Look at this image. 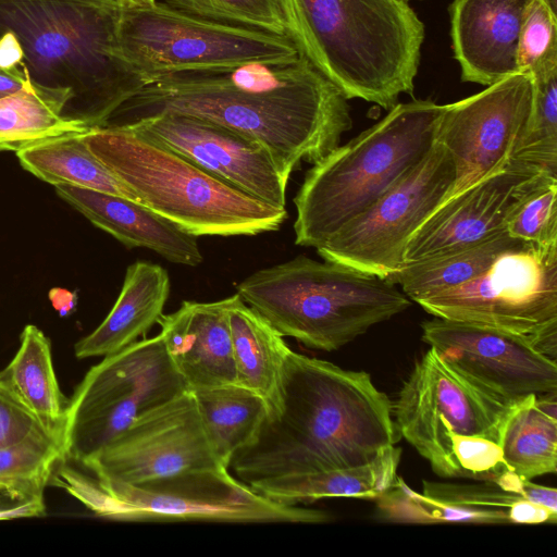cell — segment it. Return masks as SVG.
I'll list each match as a JSON object with an SVG mask.
<instances>
[{"instance_id":"6da1fadb","label":"cell","mask_w":557,"mask_h":557,"mask_svg":"<svg viewBox=\"0 0 557 557\" xmlns=\"http://www.w3.org/2000/svg\"><path fill=\"white\" fill-rule=\"evenodd\" d=\"M164 112L195 115L265 147L292 174L339 146L352 126L348 99L300 53L296 58L185 71L145 85L107 125Z\"/></svg>"},{"instance_id":"7a4b0ae2","label":"cell","mask_w":557,"mask_h":557,"mask_svg":"<svg viewBox=\"0 0 557 557\" xmlns=\"http://www.w3.org/2000/svg\"><path fill=\"white\" fill-rule=\"evenodd\" d=\"M392 407L369 373L290 350L276 407L230 468L250 485L366 465L401 437Z\"/></svg>"},{"instance_id":"3957f363","label":"cell","mask_w":557,"mask_h":557,"mask_svg":"<svg viewBox=\"0 0 557 557\" xmlns=\"http://www.w3.org/2000/svg\"><path fill=\"white\" fill-rule=\"evenodd\" d=\"M122 9L114 0H0V34L14 35L33 82L72 94L65 116L102 127L147 84L122 54Z\"/></svg>"},{"instance_id":"277c9868","label":"cell","mask_w":557,"mask_h":557,"mask_svg":"<svg viewBox=\"0 0 557 557\" xmlns=\"http://www.w3.org/2000/svg\"><path fill=\"white\" fill-rule=\"evenodd\" d=\"M298 52L349 100L413 94L425 27L406 0H277Z\"/></svg>"},{"instance_id":"5b68a950","label":"cell","mask_w":557,"mask_h":557,"mask_svg":"<svg viewBox=\"0 0 557 557\" xmlns=\"http://www.w3.org/2000/svg\"><path fill=\"white\" fill-rule=\"evenodd\" d=\"M443 109L432 100L397 103L315 162L294 198L295 244L317 249L421 162L436 141Z\"/></svg>"},{"instance_id":"8992f818","label":"cell","mask_w":557,"mask_h":557,"mask_svg":"<svg viewBox=\"0 0 557 557\" xmlns=\"http://www.w3.org/2000/svg\"><path fill=\"white\" fill-rule=\"evenodd\" d=\"M90 150L139 202L198 237L252 236L276 231V208L219 180L127 124L84 133Z\"/></svg>"},{"instance_id":"52a82bcc","label":"cell","mask_w":557,"mask_h":557,"mask_svg":"<svg viewBox=\"0 0 557 557\" xmlns=\"http://www.w3.org/2000/svg\"><path fill=\"white\" fill-rule=\"evenodd\" d=\"M237 294L283 336L324 351L411 305L389 278L306 256L256 271L237 285Z\"/></svg>"},{"instance_id":"ba28073f","label":"cell","mask_w":557,"mask_h":557,"mask_svg":"<svg viewBox=\"0 0 557 557\" xmlns=\"http://www.w3.org/2000/svg\"><path fill=\"white\" fill-rule=\"evenodd\" d=\"M54 479L57 485L95 515L115 520L324 523L332 519L323 510L278 504L263 497L225 468L123 484L99 482L89 474L62 467Z\"/></svg>"},{"instance_id":"9c48e42d","label":"cell","mask_w":557,"mask_h":557,"mask_svg":"<svg viewBox=\"0 0 557 557\" xmlns=\"http://www.w3.org/2000/svg\"><path fill=\"white\" fill-rule=\"evenodd\" d=\"M414 301L436 318L527 337L556 360L557 246L523 243L499 255L480 276Z\"/></svg>"},{"instance_id":"30bf717a","label":"cell","mask_w":557,"mask_h":557,"mask_svg":"<svg viewBox=\"0 0 557 557\" xmlns=\"http://www.w3.org/2000/svg\"><path fill=\"white\" fill-rule=\"evenodd\" d=\"M119 40L122 54L147 84L178 72L299 55L287 35L196 17L158 2L123 7Z\"/></svg>"},{"instance_id":"8fae6325","label":"cell","mask_w":557,"mask_h":557,"mask_svg":"<svg viewBox=\"0 0 557 557\" xmlns=\"http://www.w3.org/2000/svg\"><path fill=\"white\" fill-rule=\"evenodd\" d=\"M185 391L186 383L160 334L106 356L86 373L70 399L64 459L84 466L139 416Z\"/></svg>"},{"instance_id":"7c38bea8","label":"cell","mask_w":557,"mask_h":557,"mask_svg":"<svg viewBox=\"0 0 557 557\" xmlns=\"http://www.w3.org/2000/svg\"><path fill=\"white\" fill-rule=\"evenodd\" d=\"M511 405L479 387L430 349L404 382L394 405L396 425L441 478L450 479L453 436H476L498 444L499 426Z\"/></svg>"},{"instance_id":"4fadbf2b","label":"cell","mask_w":557,"mask_h":557,"mask_svg":"<svg viewBox=\"0 0 557 557\" xmlns=\"http://www.w3.org/2000/svg\"><path fill=\"white\" fill-rule=\"evenodd\" d=\"M454 183V162L435 141L421 162L318 247V253L325 261L389 278L405 267L411 236L449 196Z\"/></svg>"},{"instance_id":"5bb4252c","label":"cell","mask_w":557,"mask_h":557,"mask_svg":"<svg viewBox=\"0 0 557 557\" xmlns=\"http://www.w3.org/2000/svg\"><path fill=\"white\" fill-rule=\"evenodd\" d=\"M532 100V76L517 73L444 104L436 143L449 153L455 166L454 187L445 200L509 164L524 133Z\"/></svg>"},{"instance_id":"9a60e30c","label":"cell","mask_w":557,"mask_h":557,"mask_svg":"<svg viewBox=\"0 0 557 557\" xmlns=\"http://www.w3.org/2000/svg\"><path fill=\"white\" fill-rule=\"evenodd\" d=\"M83 467L99 482L123 484L224 468L211 447L190 391L139 416Z\"/></svg>"},{"instance_id":"2e32d148","label":"cell","mask_w":557,"mask_h":557,"mask_svg":"<svg viewBox=\"0 0 557 557\" xmlns=\"http://www.w3.org/2000/svg\"><path fill=\"white\" fill-rule=\"evenodd\" d=\"M421 330L422 341L444 360L507 405L557 392L556 360L527 337L436 317Z\"/></svg>"},{"instance_id":"e0dca14e","label":"cell","mask_w":557,"mask_h":557,"mask_svg":"<svg viewBox=\"0 0 557 557\" xmlns=\"http://www.w3.org/2000/svg\"><path fill=\"white\" fill-rule=\"evenodd\" d=\"M127 125L234 188L285 208L290 173L258 141L209 120L176 112Z\"/></svg>"},{"instance_id":"ac0fdd59","label":"cell","mask_w":557,"mask_h":557,"mask_svg":"<svg viewBox=\"0 0 557 557\" xmlns=\"http://www.w3.org/2000/svg\"><path fill=\"white\" fill-rule=\"evenodd\" d=\"M554 175L512 158L503 170L442 202L411 236L405 265L451 253L506 232L510 214L542 182Z\"/></svg>"},{"instance_id":"d6986e66","label":"cell","mask_w":557,"mask_h":557,"mask_svg":"<svg viewBox=\"0 0 557 557\" xmlns=\"http://www.w3.org/2000/svg\"><path fill=\"white\" fill-rule=\"evenodd\" d=\"M529 1L454 0L450 37L462 82L490 86L519 73L517 46Z\"/></svg>"},{"instance_id":"ffe728a7","label":"cell","mask_w":557,"mask_h":557,"mask_svg":"<svg viewBox=\"0 0 557 557\" xmlns=\"http://www.w3.org/2000/svg\"><path fill=\"white\" fill-rule=\"evenodd\" d=\"M228 304L230 297L186 300L158 321L166 352L188 391L237 383Z\"/></svg>"},{"instance_id":"44dd1931","label":"cell","mask_w":557,"mask_h":557,"mask_svg":"<svg viewBox=\"0 0 557 557\" xmlns=\"http://www.w3.org/2000/svg\"><path fill=\"white\" fill-rule=\"evenodd\" d=\"M54 187L60 198L127 247L147 248L183 265L203 261L196 236L140 202L72 185Z\"/></svg>"},{"instance_id":"7402d4cb","label":"cell","mask_w":557,"mask_h":557,"mask_svg":"<svg viewBox=\"0 0 557 557\" xmlns=\"http://www.w3.org/2000/svg\"><path fill=\"white\" fill-rule=\"evenodd\" d=\"M170 287V276L159 264L136 261L128 265L115 304L104 320L75 344V356L106 357L137 342L163 314Z\"/></svg>"},{"instance_id":"603a6c76","label":"cell","mask_w":557,"mask_h":557,"mask_svg":"<svg viewBox=\"0 0 557 557\" xmlns=\"http://www.w3.org/2000/svg\"><path fill=\"white\" fill-rule=\"evenodd\" d=\"M400 456L401 449L394 445L362 466L289 474L258 481L249 486L261 496L284 505L333 497L375 500L393 485Z\"/></svg>"},{"instance_id":"cb8c5ba5","label":"cell","mask_w":557,"mask_h":557,"mask_svg":"<svg viewBox=\"0 0 557 557\" xmlns=\"http://www.w3.org/2000/svg\"><path fill=\"white\" fill-rule=\"evenodd\" d=\"M228 320L237 384L262 397L269 412L278 403L283 369L292 349L237 293L230 296Z\"/></svg>"},{"instance_id":"d4e9b609","label":"cell","mask_w":557,"mask_h":557,"mask_svg":"<svg viewBox=\"0 0 557 557\" xmlns=\"http://www.w3.org/2000/svg\"><path fill=\"white\" fill-rule=\"evenodd\" d=\"M71 99L70 91L27 77L21 89L0 98V151L16 152L51 137L91 129L64 115Z\"/></svg>"},{"instance_id":"484cf974","label":"cell","mask_w":557,"mask_h":557,"mask_svg":"<svg viewBox=\"0 0 557 557\" xmlns=\"http://www.w3.org/2000/svg\"><path fill=\"white\" fill-rule=\"evenodd\" d=\"M20 339L18 350L0 374L44 428L63 437L70 400L55 377L50 341L34 324L24 327Z\"/></svg>"},{"instance_id":"4316f807","label":"cell","mask_w":557,"mask_h":557,"mask_svg":"<svg viewBox=\"0 0 557 557\" xmlns=\"http://www.w3.org/2000/svg\"><path fill=\"white\" fill-rule=\"evenodd\" d=\"M84 133L51 137L15 153L26 171L53 186L72 185L139 202L90 150Z\"/></svg>"},{"instance_id":"83f0119b","label":"cell","mask_w":557,"mask_h":557,"mask_svg":"<svg viewBox=\"0 0 557 557\" xmlns=\"http://www.w3.org/2000/svg\"><path fill=\"white\" fill-rule=\"evenodd\" d=\"M193 394L211 447L220 463L228 469L235 454L256 438L268 416V405L237 383Z\"/></svg>"},{"instance_id":"f1b7e54d","label":"cell","mask_w":557,"mask_h":557,"mask_svg":"<svg viewBox=\"0 0 557 557\" xmlns=\"http://www.w3.org/2000/svg\"><path fill=\"white\" fill-rule=\"evenodd\" d=\"M498 445L508 468L531 480L557 470V418L544 412L531 394L512 404L499 426Z\"/></svg>"},{"instance_id":"f546056e","label":"cell","mask_w":557,"mask_h":557,"mask_svg":"<svg viewBox=\"0 0 557 557\" xmlns=\"http://www.w3.org/2000/svg\"><path fill=\"white\" fill-rule=\"evenodd\" d=\"M525 242L507 232L478 245L406 264L389 280L416 300L422 296L462 285L483 274L503 252Z\"/></svg>"},{"instance_id":"4dcf8cb0","label":"cell","mask_w":557,"mask_h":557,"mask_svg":"<svg viewBox=\"0 0 557 557\" xmlns=\"http://www.w3.org/2000/svg\"><path fill=\"white\" fill-rule=\"evenodd\" d=\"M422 494L474 513L480 523L542 524L557 521V511L533 504L495 482L455 484L423 481Z\"/></svg>"},{"instance_id":"1f68e13d","label":"cell","mask_w":557,"mask_h":557,"mask_svg":"<svg viewBox=\"0 0 557 557\" xmlns=\"http://www.w3.org/2000/svg\"><path fill=\"white\" fill-rule=\"evenodd\" d=\"M531 113L513 158L557 175V66L531 75Z\"/></svg>"},{"instance_id":"d6a6232c","label":"cell","mask_w":557,"mask_h":557,"mask_svg":"<svg viewBox=\"0 0 557 557\" xmlns=\"http://www.w3.org/2000/svg\"><path fill=\"white\" fill-rule=\"evenodd\" d=\"M164 3L196 17L286 35L277 0H164Z\"/></svg>"},{"instance_id":"836d02e7","label":"cell","mask_w":557,"mask_h":557,"mask_svg":"<svg viewBox=\"0 0 557 557\" xmlns=\"http://www.w3.org/2000/svg\"><path fill=\"white\" fill-rule=\"evenodd\" d=\"M506 232L525 243L557 246V176L547 177L519 202Z\"/></svg>"},{"instance_id":"e575fe53","label":"cell","mask_w":557,"mask_h":557,"mask_svg":"<svg viewBox=\"0 0 557 557\" xmlns=\"http://www.w3.org/2000/svg\"><path fill=\"white\" fill-rule=\"evenodd\" d=\"M64 459L63 438L38 436L0 448V480L47 485Z\"/></svg>"},{"instance_id":"d590c367","label":"cell","mask_w":557,"mask_h":557,"mask_svg":"<svg viewBox=\"0 0 557 557\" xmlns=\"http://www.w3.org/2000/svg\"><path fill=\"white\" fill-rule=\"evenodd\" d=\"M519 73L557 66V14L541 0L525 7L517 46Z\"/></svg>"},{"instance_id":"8d00e7d4","label":"cell","mask_w":557,"mask_h":557,"mask_svg":"<svg viewBox=\"0 0 557 557\" xmlns=\"http://www.w3.org/2000/svg\"><path fill=\"white\" fill-rule=\"evenodd\" d=\"M47 435L60 436L44 428L0 374V448Z\"/></svg>"},{"instance_id":"74e56055","label":"cell","mask_w":557,"mask_h":557,"mask_svg":"<svg viewBox=\"0 0 557 557\" xmlns=\"http://www.w3.org/2000/svg\"><path fill=\"white\" fill-rule=\"evenodd\" d=\"M45 484L0 480V520L45 512Z\"/></svg>"},{"instance_id":"f35d334b","label":"cell","mask_w":557,"mask_h":557,"mask_svg":"<svg viewBox=\"0 0 557 557\" xmlns=\"http://www.w3.org/2000/svg\"><path fill=\"white\" fill-rule=\"evenodd\" d=\"M48 297L60 317L72 314L77 306V293L66 288L53 287L49 290Z\"/></svg>"},{"instance_id":"ab89813d","label":"cell","mask_w":557,"mask_h":557,"mask_svg":"<svg viewBox=\"0 0 557 557\" xmlns=\"http://www.w3.org/2000/svg\"><path fill=\"white\" fill-rule=\"evenodd\" d=\"M27 77L24 73H11L0 69V98L21 89Z\"/></svg>"},{"instance_id":"60d3db41","label":"cell","mask_w":557,"mask_h":557,"mask_svg":"<svg viewBox=\"0 0 557 557\" xmlns=\"http://www.w3.org/2000/svg\"><path fill=\"white\" fill-rule=\"evenodd\" d=\"M123 7H144L156 2V0H114Z\"/></svg>"},{"instance_id":"b9f144b4","label":"cell","mask_w":557,"mask_h":557,"mask_svg":"<svg viewBox=\"0 0 557 557\" xmlns=\"http://www.w3.org/2000/svg\"><path fill=\"white\" fill-rule=\"evenodd\" d=\"M544 2L554 13L557 14V0H541Z\"/></svg>"},{"instance_id":"7bdbcfd3","label":"cell","mask_w":557,"mask_h":557,"mask_svg":"<svg viewBox=\"0 0 557 557\" xmlns=\"http://www.w3.org/2000/svg\"><path fill=\"white\" fill-rule=\"evenodd\" d=\"M406 1H423V0H406Z\"/></svg>"}]
</instances>
